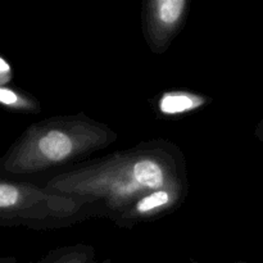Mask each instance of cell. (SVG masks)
I'll return each mask as SVG.
<instances>
[{
    "instance_id": "1",
    "label": "cell",
    "mask_w": 263,
    "mask_h": 263,
    "mask_svg": "<svg viewBox=\"0 0 263 263\" xmlns=\"http://www.w3.org/2000/svg\"><path fill=\"white\" fill-rule=\"evenodd\" d=\"M186 185L181 153L171 144L152 143L57 175L44 187L99 205L118 222L145 195Z\"/></svg>"
},
{
    "instance_id": "2",
    "label": "cell",
    "mask_w": 263,
    "mask_h": 263,
    "mask_svg": "<svg viewBox=\"0 0 263 263\" xmlns=\"http://www.w3.org/2000/svg\"><path fill=\"white\" fill-rule=\"evenodd\" d=\"M105 125L84 115L49 118L30 126L0 159V174L28 176L82 158L116 140Z\"/></svg>"
},
{
    "instance_id": "3",
    "label": "cell",
    "mask_w": 263,
    "mask_h": 263,
    "mask_svg": "<svg viewBox=\"0 0 263 263\" xmlns=\"http://www.w3.org/2000/svg\"><path fill=\"white\" fill-rule=\"evenodd\" d=\"M89 208L91 205L85 200L0 177V226L44 229L68 225L90 215Z\"/></svg>"
},
{
    "instance_id": "4",
    "label": "cell",
    "mask_w": 263,
    "mask_h": 263,
    "mask_svg": "<svg viewBox=\"0 0 263 263\" xmlns=\"http://www.w3.org/2000/svg\"><path fill=\"white\" fill-rule=\"evenodd\" d=\"M186 0H153L144 9V33L152 50L163 53L184 25Z\"/></svg>"
},
{
    "instance_id": "5",
    "label": "cell",
    "mask_w": 263,
    "mask_h": 263,
    "mask_svg": "<svg viewBox=\"0 0 263 263\" xmlns=\"http://www.w3.org/2000/svg\"><path fill=\"white\" fill-rule=\"evenodd\" d=\"M186 189H162L141 198L127 213L121 217L118 223H136L153 220L174 210L182 202Z\"/></svg>"
},
{
    "instance_id": "6",
    "label": "cell",
    "mask_w": 263,
    "mask_h": 263,
    "mask_svg": "<svg viewBox=\"0 0 263 263\" xmlns=\"http://www.w3.org/2000/svg\"><path fill=\"white\" fill-rule=\"evenodd\" d=\"M205 104V98L190 91L164 92L158 100L159 112L166 116H177L193 112Z\"/></svg>"
},
{
    "instance_id": "7",
    "label": "cell",
    "mask_w": 263,
    "mask_h": 263,
    "mask_svg": "<svg viewBox=\"0 0 263 263\" xmlns=\"http://www.w3.org/2000/svg\"><path fill=\"white\" fill-rule=\"evenodd\" d=\"M39 263H97L91 248L74 247L45 257Z\"/></svg>"
},
{
    "instance_id": "8",
    "label": "cell",
    "mask_w": 263,
    "mask_h": 263,
    "mask_svg": "<svg viewBox=\"0 0 263 263\" xmlns=\"http://www.w3.org/2000/svg\"><path fill=\"white\" fill-rule=\"evenodd\" d=\"M0 104L21 112H33L37 109L35 100L9 86H0Z\"/></svg>"
},
{
    "instance_id": "9",
    "label": "cell",
    "mask_w": 263,
    "mask_h": 263,
    "mask_svg": "<svg viewBox=\"0 0 263 263\" xmlns=\"http://www.w3.org/2000/svg\"><path fill=\"white\" fill-rule=\"evenodd\" d=\"M12 79V68L4 58L0 57V86H7Z\"/></svg>"
},
{
    "instance_id": "10",
    "label": "cell",
    "mask_w": 263,
    "mask_h": 263,
    "mask_svg": "<svg viewBox=\"0 0 263 263\" xmlns=\"http://www.w3.org/2000/svg\"><path fill=\"white\" fill-rule=\"evenodd\" d=\"M256 135L258 136V138L261 139V140L263 141V118L261 120V122H259L258 127H257V130H256Z\"/></svg>"
},
{
    "instance_id": "11",
    "label": "cell",
    "mask_w": 263,
    "mask_h": 263,
    "mask_svg": "<svg viewBox=\"0 0 263 263\" xmlns=\"http://www.w3.org/2000/svg\"><path fill=\"white\" fill-rule=\"evenodd\" d=\"M0 263H17L13 257H4V258H0Z\"/></svg>"
}]
</instances>
